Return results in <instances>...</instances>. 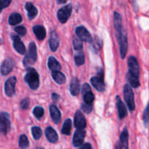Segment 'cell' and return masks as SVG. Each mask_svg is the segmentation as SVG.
I'll use <instances>...</instances> for the list:
<instances>
[{
    "label": "cell",
    "mask_w": 149,
    "mask_h": 149,
    "mask_svg": "<svg viewBox=\"0 0 149 149\" xmlns=\"http://www.w3.org/2000/svg\"><path fill=\"white\" fill-rule=\"evenodd\" d=\"M25 81L29 84L30 88L33 90H35L38 88L40 84L39 75L37 72L33 68H29L26 71L25 75Z\"/></svg>",
    "instance_id": "1"
},
{
    "label": "cell",
    "mask_w": 149,
    "mask_h": 149,
    "mask_svg": "<svg viewBox=\"0 0 149 149\" xmlns=\"http://www.w3.org/2000/svg\"><path fill=\"white\" fill-rule=\"evenodd\" d=\"M37 60V47L34 42H31L29 46L28 54L24 59V64L25 67L34 64Z\"/></svg>",
    "instance_id": "2"
},
{
    "label": "cell",
    "mask_w": 149,
    "mask_h": 149,
    "mask_svg": "<svg viewBox=\"0 0 149 149\" xmlns=\"http://www.w3.org/2000/svg\"><path fill=\"white\" fill-rule=\"evenodd\" d=\"M124 100L128 105L129 109L130 110H134L135 108V104H134V93H133L132 89L129 85H125L124 88Z\"/></svg>",
    "instance_id": "3"
},
{
    "label": "cell",
    "mask_w": 149,
    "mask_h": 149,
    "mask_svg": "<svg viewBox=\"0 0 149 149\" xmlns=\"http://www.w3.org/2000/svg\"><path fill=\"white\" fill-rule=\"evenodd\" d=\"M117 37H118V43H119L121 56L122 58H124L126 56V54H127V49H128L127 34L121 31V32L117 34Z\"/></svg>",
    "instance_id": "4"
},
{
    "label": "cell",
    "mask_w": 149,
    "mask_h": 149,
    "mask_svg": "<svg viewBox=\"0 0 149 149\" xmlns=\"http://www.w3.org/2000/svg\"><path fill=\"white\" fill-rule=\"evenodd\" d=\"M10 130V119L7 113H0V132L7 134Z\"/></svg>",
    "instance_id": "5"
},
{
    "label": "cell",
    "mask_w": 149,
    "mask_h": 149,
    "mask_svg": "<svg viewBox=\"0 0 149 149\" xmlns=\"http://www.w3.org/2000/svg\"><path fill=\"white\" fill-rule=\"evenodd\" d=\"M103 78H104L103 72L102 70H100L98 72V75L97 77H93L91 79V83L92 86L99 91H104L105 89Z\"/></svg>",
    "instance_id": "6"
},
{
    "label": "cell",
    "mask_w": 149,
    "mask_h": 149,
    "mask_svg": "<svg viewBox=\"0 0 149 149\" xmlns=\"http://www.w3.org/2000/svg\"><path fill=\"white\" fill-rule=\"evenodd\" d=\"M71 13L72 5L70 4V5H67V6L64 7V8H61L58 11V13H57V16H58V18L60 22L63 23V24L67 22V21L70 18V15H71Z\"/></svg>",
    "instance_id": "7"
},
{
    "label": "cell",
    "mask_w": 149,
    "mask_h": 149,
    "mask_svg": "<svg viewBox=\"0 0 149 149\" xmlns=\"http://www.w3.org/2000/svg\"><path fill=\"white\" fill-rule=\"evenodd\" d=\"M77 36L79 39H81L82 41H86V42H92V37L91 34L88 32V30L84 26H78L75 29Z\"/></svg>",
    "instance_id": "8"
},
{
    "label": "cell",
    "mask_w": 149,
    "mask_h": 149,
    "mask_svg": "<svg viewBox=\"0 0 149 149\" xmlns=\"http://www.w3.org/2000/svg\"><path fill=\"white\" fill-rule=\"evenodd\" d=\"M16 84L15 77H11L6 81L5 85V90L7 96L12 97L15 94V86Z\"/></svg>",
    "instance_id": "9"
},
{
    "label": "cell",
    "mask_w": 149,
    "mask_h": 149,
    "mask_svg": "<svg viewBox=\"0 0 149 149\" xmlns=\"http://www.w3.org/2000/svg\"><path fill=\"white\" fill-rule=\"evenodd\" d=\"M86 135V132L84 130H78L74 132V136H73L72 143L74 146L75 147H80L82 146L84 143V137Z\"/></svg>",
    "instance_id": "10"
},
{
    "label": "cell",
    "mask_w": 149,
    "mask_h": 149,
    "mask_svg": "<svg viewBox=\"0 0 149 149\" xmlns=\"http://www.w3.org/2000/svg\"><path fill=\"white\" fill-rule=\"evenodd\" d=\"M74 126L78 130H84L86 126L85 117L80 110L77 111L74 116Z\"/></svg>",
    "instance_id": "11"
},
{
    "label": "cell",
    "mask_w": 149,
    "mask_h": 149,
    "mask_svg": "<svg viewBox=\"0 0 149 149\" xmlns=\"http://www.w3.org/2000/svg\"><path fill=\"white\" fill-rule=\"evenodd\" d=\"M129 68L130 70L129 72H131L132 74H134L135 76L139 77L140 74V68H139L138 63H137V60L135 57L131 56L129 58Z\"/></svg>",
    "instance_id": "12"
},
{
    "label": "cell",
    "mask_w": 149,
    "mask_h": 149,
    "mask_svg": "<svg viewBox=\"0 0 149 149\" xmlns=\"http://www.w3.org/2000/svg\"><path fill=\"white\" fill-rule=\"evenodd\" d=\"M14 67V61L11 58H7L2 63L1 66V73L4 75L9 74L12 71Z\"/></svg>",
    "instance_id": "13"
},
{
    "label": "cell",
    "mask_w": 149,
    "mask_h": 149,
    "mask_svg": "<svg viewBox=\"0 0 149 149\" xmlns=\"http://www.w3.org/2000/svg\"><path fill=\"white\" fill-rule=\"evenodd\" d=\"M13 40V47L15 49V51L20 54H24L26 52V48L24 46V43L21 41L19 37L15 35L12 37Z\"/></svg>",
    "instance_id": "14"
},
{
    "label": "cell",
    "mask_w": 149,
    "mask_h": 149,
    "mask_svg": "<svg viewBox=\"0 0 149 149\" xmlns=\"http://www.w3.org/2000/svg\"><path fill=\"white\" fill-rule=\"evenodd\" d=\"M49 45L51 51H56L58 48L59 45V38L58 36L55 31H52L51 33V37L49 40Z\"/></svg>",
    "instance_id": "15"
},
{
    "label": "cell",
    "mask_w": 149,
    "mask_h": 149,
    "mask_svg": "<svg viewBox=\"0 0 149 149\" xmlns=\"http://www.w3.org/2000/svg\"><path fill=\"white\" fill-rule=\"evenodd\" d=\"M120 143L121 149H129V133L126 127L120 135Z\"/></svg>",
    "instance_id": "16"
},
{
    "label": "cell",
    "mask_w": 149,
    "mask_h": 149,
    "mask_svg": "<svg viewBox=\"0 0 149 149\" xmlns=\"http://www.w3.org/2000/svg\"><path fill=\"white\" fill-rule=\"evenodd\" d=\"M81 89V85L78 78H74L72 79L71 83H70V92L72 95L77 96L80 92Z\"/></svg>",
    "instance_id": "17"
},
{
    "label": "cell",
    "mask_w": 149,
    "mask_h": 149,
    "mask_svg": "<svg viewBox=\"0 0 149 149\" xmlns=\"http://www.w3.org/2000/svg\"><path fill=\"white\" fill-rule=\"evenodd\" d=\"M33 31H34L37 39L40 40H42L45 39V36H46V30L42 26H34L33 27Z\"/></svg>",
    "instance_id": "18"
},
{
    "label": "cell",
    "mask_w": 149,
    "mask_h": 149,
    "mask_svg": "<svg viewBox=\"0 0 149 149\" xmlns=\"http://www.w3.org/2000/svg\"><path fill=\"white\" fill-rule=\"evenodd\" d=\"M50 113L53 121L55 123H58L61 120V113L57 107L54 104L50 106Z\"/></svg>",
    "instance_id": "19"
},
{
    "label": "cell",
    "mask_w": 149,
    "mask_h": 149,
    "mask_svg": "<svg viewBox=\"0 0 149 149\" xmlns=\"http://www.w3.org/2000/svg\"><path fill=\"white\" fill-rule=\"evenodd\" d=\"M45 135L51 143H56L58 140V134L52 127H47L45 130Z\"/></svg>",
    "instance_id": "20"
},
{
    "label": "cell",
    "mask_w": 149,
    "mask_h": 149,
    "mask_svg": "<svg viewBox=\"0 0 149 149\" xmlns=\"http://www.w3.org/2000/svg\"><path fill=\"white\" fill-rule=\"evenodd\" d=\"M117 108H118L119 118L121 119L125 118L126 116L127 115V109H126V107L124 103H123V102L120 100L119 97H117Z\"/></svg>",
    "instance_id": "21"
},
{
    "label": "cell",
    "mask_w": 149,
    "mask_h": 149,
    "mask_svg": "<svg viewBox=\"0 0 149 149\" xmlns=\"http://www.w3.org/2000/svg\"><path fill=\"white\" fill-rule=\"evenodd\" d=\"M139 77L135 76L134 74H132L131 72H128L127 74V79L128 81L129 84L131 85L132 87L133 88H137L140 86V81L138 79Z\"/></svg>",
    "instance_id": "22"
},
{
    "label": "cell",
    "mask_w": 149,
    "mask_h": 149,
    "mask_svg": "<svg viewBox=\"0 0 149 149\" xmlns=\"http://www.w3.org/2000/svg\"><path fill=\"white\" fill-rule=\"evenodd\" d=\"M114 26L117 31V34L122 31V19L119 13H114Z\"/></svg>",
    "instance_id": "23"
},
{
    "label": "cell",
    "mask_w": 149,
    "mask_h": 149,
    "mask_svg": "<svg viewBox=\"0 0 149 149\" xmlns=\"http://www.w3.org/2000/svg\"><path fill=\"white\" fill-rule=\"evenodd\" d=\"M52 77L54 81L58 84H63L66 81V77L60 71H53Z\"/></svg>",
    "instance_id": "24"
},
{
    "label": "cell",
    "mask_w": 149,
    "mask_h": 149,
    "mask_svg": "<svg viewBox=\"0 0 149 149\" xmlns=\"http://www.w3.org/2000/svg\"><path fill=\"white\" fill-rule=\"evenodd\" d=\"M26 9L28 11V17L30 20L33 19L37 14V10L34 5L30 2L26 4Z\"/></svg>",
    "instance_id": "25"
},
{
    "label": "cell",
    "mask_w": 149,
    "mask_h": 149,
    "mask_svg": "<svg viewBox=\"0 0 149 149\" xmlns=\"http://www.w3.org/2000/svg\"><path fill=\"white\" fill-rule=\"evenodd\" d=\"M48 67L52 71H59L61 65L54 57L51 56L48 59Z\"/></svg>",
    "instance_id": "26"
},
{
    "label": "cell",
    "mask_w": 149,
    "mask_h": 149,
    "mask_svg": "<svg viewBox=\"0 0 149 149\" xmlns=\"http://www.w3.org/2000/svg\"><path fill=\"white\" fill-rule=\"evenodd\" d=\"M21 21H22V17L21 16L19 13H17L11 14L9 17V20H8L9 24L13 26L20 24Z\"/></svg>",
    "instance_id": "27"
},
{
    "label": "cell",
    "mask_w": 149,
    "mask_h": 149,
    "mask_svg": "<svg viewBox=\"0 0 149 149\" xmlns=\"http://www.w3.org/2000/svg\"><path fill=\"white\" fill-rule=\"evenodd\" d=\"M72 129V121L70 119H67L64 121V124H63L62 129H61V133L66 135H69L70 134Z\"/></svg>",
    "instance_id": "28"
},
{
    "label": "cell",
    "mask_w": 149,
    "mask_h": 149,
    "mask_svg": "<svg viewBox=\"0 0 149 149\" xmlns=\"http://www.w3.org/2000/svg\"><path fill=\"white\" fill-rule=\"evenodd\" d=\"M19 146L22 149H26L29 146V140L26 136L22 134L20 136L19 138Z\"/></svg>",
    "instance_id": "29"
},
{
    "label": "cell",
    "mask_w": 149,
    "mask_h": 149,
    "mask_svg": "<svg viewBox=\"0 0 149 149\" xmlns=\"http://www.w3.org/2000/svg\"><path fill=\"white\" fill-rule=\"evenodd\" d=\"M74 61L76 63L77 66L82 65L84 64V61H85V58H84V55L83 54V52H79L78 54H77L76 55L74 56Z\"/></svg>",
    "instance_id": "30"
},
{
    "label": "cell",
    "mask_w": 149,
    "mask_h": 149,
    "mask_svg": "<svg viewBox=\"0 0 149 149\" xmlns=\"http://www.w3.org/2000/svg\"><path fill=\"white\" fill-rule=\"evenodd\" d=\"M31 132H32V135L35 140H39L42 136V130L38 127H33L31 128Z\"/></svg>",
    "instance_id": "31"
},
{
    "label": "cell",
    "mask_w": 149,
    "mask_h": 149,
    "mask_svg": "<svg viewBox=\"0 0 149 149\" xmlns=\"http://www.w3.org/2000/svg\"><path fill=\"white\" fill-rule=\"evenodd\" d=\"M94 95L90 91V92L86 93V94H84V102L86 103V104H92V102H94Z\"/></svg>",
    "instance_id": "32"
},
{
    "label": "cell",
    "mask_w": 149,
    "mask_h": 149,
    "mask_svg": "<svg viewBox=\"0 0 149 149\" xmlns=\"http://www.w3.org/2000/svg\"><path fill=\"white\" fill-rule=\"evenodd\" d=\"M33 113H34V116H35L36 118H38V119H40V118H41L42 116H43L44 110H43V108L41 107H36L34 109V111H33Z\"/></svg>",
    "instance_id": "33"
},
{
    "label": "cell",
    "mask_w": 149,
    "mask_h": 149,
    "mask_svg": "<svg viewBox=\"0 0 149 149\" xmlns=\"http://www.w3.org/2000/svg\"><path fill=\"white\" fill-rule=\"evenodd\" d=\"M73 46H74V49L77 50V51H81L83 48L82 40L79 38L74 37L73 39Z\"/></svg>",
    "instance_id": "34"
},
{
    "label": "cell",
    "mask_w": 149,
    "mask_h": 149,
    "mask_svg": "<svg viewBox=\"0 0 149 149\" xmlns=\"http://www.w3.org/2000/svg\"><path fill=\"white\" fill-rule=\"evenodd\" d=\"M143 121H144L145 125L147 127L149 124V103L147 104L143 113Z\"/></svg>",
    "instance_id": "35"
},
{
    "label": "cell",
    "mask_w": 149,
    "mask_h": 149,
    "mask_svg": "<svg viewBox=\"0 0 149 149\" xmlns=\"http://www.w3.org/2000/svg\"><path fill=\"white\" fill-rule=\"evenodd\" d=\"M12 0H0V13L4 8L9 6Z\"/></svg>",
    "instance_id": "36"
},
{
    "label": "cell",
    "mask_w": 149,
    "mask_h": 149,
    "mask_svg": "<svg viewBox=\"0 0 149 149\" xmlns=\"http://www.w3.org/2000/svg\"><path fill=\"white\" fill-rule=\"evenodd\" d=\"M15 31L18 33V34L21 36H24L26 33V29L24 26H17L15 28Z\"/></svg>",
    "instance_id": "37"
},
{
    "label": "cell",
    "mask_w": 149,
    "mask_h": 149,
    "mask_svg": "<svg viewBox=\"0 0 149 149\" xmlns=\"http://www.w3.org/2000/svg\"><path fill=\"white\" fill-rule=\"evenodd\" d=\"M30 100L29 98H26L21 102V107L23 110H26L29 106Z\"/></svg>",
    "instance_id": "38"
},
{
    "label": "cell",
    "mask_w": 149,
    "mask_h": 149,
    "mask_svg": "<svg viewBox=\"0 0 149 149\" xmlns=\"http://www.w3.org/2000/svg\"><path fill=\"white\" fill-rule=\"evenodd\" d=\"M82 110H84L85 113H88L90 112L92 110V107H91V104H86V103H84V104H82Z\"/></svg>",
    "instance_id": "39"
},
{
    "label": "cell",
    "mask_w": 149,
    "mask_h": 149,
    "mask_svg": "<svg viewBox=\"0 0 149 149\" xmlns=\"http://www.w3.org/2000/svg\"><path fill=\"white\" fill-rule=\"evenodd\" d=\"M94 47L95 48L96 50H99L102 46V42L100 39H97L96 38L95 41H94Z\"/></svg>",
    "instance_id": "40"
},
{
    "label": "cell",
    "mask_w": 149,
    "mask_h": 149,
    "mask_svg": "<svg viewBox=\"0 0 149 149\" xmlns=\"http://www.w3.org/2000/svg\"><path fill=\"white\" fill-rule=\"evenodd\" d=\"M91 91V88H90L89 85L87 84H85L84 86H83V90H82V92L83 94H85L86 93L90 92Z\"/></svg>",
    "instance_id": "41"
},
{
    "label": "cell",
    "mask_w": 149,
    "mask_h": 149,
    "mask_svg": "<svg viewBox=\"0 0 149 149\" xmlns=\"http://www.w3.org/2000/svg\"><path fill=\"white\" fill-rule=\"evenodd\" d=\"M80 149H92V147H91V145L89 143H86V144L83 145Z\"/></svg>",
    "instance_id": "42"
},
{
    "label": "cell",
    "mask_w": 149,
    "mask_h": 149,
    "mask_svg": "<svg viewBox=\"0 0 149 149\" xmlns=\"http://www.w3.org/2000/svg\"><path fill=\"white\" fill-rule=\"evenodd\" d=\"M59 98H60L59 95H58L57 94H55V93L52 94V99H53V100H54V102L58 101V100H59Z\"/></svg>",
    "instance_id": "43"
},
{
    "label": "cell",
    "mask_w": 149,
    "mask_h": 149,
    "mask_svg": "<svg viewBox=\"0 0 149 149\" xmlns=\"http://www.w3.org/2000/svg\"><path fill=\"white\" fill-rule=\"evenodd\" d=\"M57 2L58 4H64L67 2V0H57Z\"/></svg>",
    "instance_id": "44"
},
{
    "label": "cell",
    "mask_w": 149,
    "mask_h": 149,
    "mask_svg": "<svg viewBox=\"0 0 149 149\" xmlns=\"http://www.w3.org/2000/svg\"><path fill=\"white\" fill-rule=\"evenodd\" d=\"M38 149H43V148H38Z\"/></svg>",
    "instance_id": "45"
},
{
    "label": "cell",
    "mask_w": 149,
    "mask_h": 149,
    "mask_svg": "<svg viewBox=\"0 0 149 149\" xmlns=\"http://www.w3.org/2000/svg\"><path fill=\"white\" fill-rule=\"evenodd\" d=\"M116 149H118V148H116Z\"/></svg>",
    "instance_id": "46"
}]
</instances>
